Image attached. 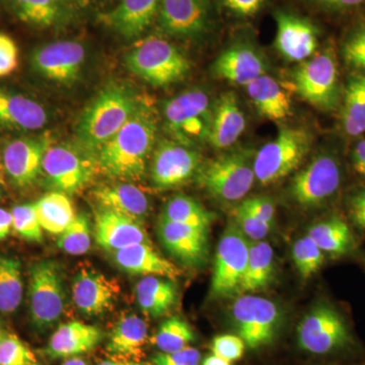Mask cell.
Masks as SVG:
<instances>
[{
    "label": "cell",
    "instance_id": "obj_1",
    "mask_svg": "<svg viewBox=\"0 0 365 365\" xmlns=\"http://www.w3.org/2000/svg\"><path fill=\"white\" fill-rule=\"evenodd\" d=\"M157 133L155 113L139 104L127 123L97 151L98 170L121 181L143 180Z\"/></svg>",
    "mask_w": 365,
    "mask_h": 365
},
{
    "label": "cell",
    "instance_id": "obj_2",
    "mask_svg": "<svg viewBox=\"0 0 365 365\" xmlns=\"http://www.w3.org/2000/svg\"><path fill=\"white\" fill-rule=\"evenodd\" d=\"M138 107L129 88L113 85L93 98L79 120L78 136L81 145L97 153L125 124Z\"/></svg>",
    "mask_w": 365,
    "mask_h": 365
},
{
    "label": "cell",
    "instance_id": "obj_3",
    "mask_svg": "<svg viewBox=\"0 0 365 365\" xmlns=\"http://www.w3.org/2000/svg\"><path fill=\"white\" fill-rule=\"evenodd\" d=\"M254 150L237 148L201 165L197 179L213 198L225 203L242 200L253 188Z\"/></svg>",
    "mask_w": 365,
    "mask_h": 365
},
{
    "label": "cell",
    "instance_id": "obj_4",
    "mask_svg": "<svg viewBox=\"0 0 365 365\" xmlns=\"http://www.w3.org/2000/svg\"><path fill=\"white\" fill-rule=\"evenodd\" d=\"M29 309L33 328L37 332L51 330L66 311V292L63 272L57 262H36L30 269Z\"/></svg>",
    "mask_w": 365,
    "mask_h": 365
},
{
    "label": "cell",
    "instance_id": "obj_5",
    "mask_svg": "<svg viewBox=\"0 0 365 365\" xmlns=\"http://www.w3.org/2000/svg\"><path fill=\"white\" fill-rule=\"evenodd\" d=\"M127 67L155 86L173 85L190 71V62L179 49L162 38L150 37L134 46L126 56Z\"/></svg>",
    "mask_w": 365,
    "mask_h": 365
},
{
    "label": "cell",
    "instance_id": "obj_6",
    "mask_svg": "<svg viewBox=\"0 0 365 365\" xmlns=\"http://www.w3.org/2000/svg\"><path fill=\"white\" fill-rule=\"evenodd\" d=\"M312 136L299 127H282L277 136L255 155L257 181L272 184L287 177L299 167L311 150Z\"/></svg>",
    "mask_w": 365,
    "mask_h": 365
},
{
    "label": "cell",
    "instance_id": "obj_7",
    "mask_svg": "<svg viewBox=\"0 0 365 365\" xmlns=\"http://www.w3.org/2000/svg\"><path fill=\"white\" fill-rule=\"evenodd\" d=\"M297 343L304 351L327 355L351 349L354 338L340 312L328 302H319L297 327Z\"/></svg>",
    "mask_w": 365,
    "mask_h": 365
},
{
    "label": "cell",
    "instance_id": "obj_8",
    "mask_svg": "<svg viewBox=\"0 0 365 365\" xmlns=\"http://www.w3.org/2000/svg\"><path fill=\"white\" fill-rule=\"evenodd\" d=\"M230 318L237 336L250 349H260L277 338L283 325L282 309L273 300L242 294L230 307Z\"/></svg>",
    "mask_w": 365,
    "mask_h": 365
},
{
    "label": "cell",
    "instance_id": "obj_9",
    "mask_svg": "<svg viewBox=\"0 0 365 365\" xmlns=\"http://www.w3.org/2000/svg\"><path fill=\"white\" fill-rule=\"evenodd\" d=\"M93 153L83 145H49L43 158L42 174L55 191L66 195L78 193L90 184L98 169Z\"/></svg>",
    "mask_w": 365,
    "mask_h": 365
},
{
    "label": "cell",
    "instance_id": "obj_10",
    "mask_svg": "<svg viewBox=\"0 0 365 365\" xmlns=\"http://www.w3.org/2000/svg\"><path fill=\"white\" fill-rule=\"evenodd\" d=\"M250 244L251 241L235 223L225 228L216 248L210 287L212 299H232L241 294Z\"/></svg>",
    "mask_w": 365,
    "mask_h": 365
},
{
    "label": "cell",
    "instance_id": "obj_11",
    "mask_svg": "<svg viewBox=\"0 0 365 365\" xmlns=\"http://www.w3.org/2000/svg\"><path fill=\"white\" fill-rule=\"evenodd\" d=\"M212 113L207 93L191 90L170 100L165 105L163 116L174 140L193 146L208 138Z\"/></svg>",
    "mask_w": 365,
    "mask_h": 365
},
{
    "label": "cell",
    "instance_id": "obj_12",
    "mask_svg": "<svg viewBox=\"0 0 365 365\" xmlns=\"http://www.w3.org/2000/svg\"><path fill=\"white\" fill-rule=\"evenodd\" d=\"M294 83L300 97L325 111L335 109L339 102L337 61L330 50L319 53L304 62L294 73Z\"/></svg>",
    "mask_w": 365,
    "mask_h": 365
},
{
    "label": "cell",
    "instance_id": "obj_13",
    "mask_svg": "<svg viewBox=\"0 0 365 365\" xmlns=\"http://www.w3.org/2000/svg\"><path fill=\"white\" fill-rule=\"evenodd\" d=\"M341 181L342 170L337 158L321 155L295 175L290 195L302 207H316L335 195Z\"/></svg>",
    "mask_w": 365,
    "mask_h": 365
},
{
    "label": "cell",
    "instance_id": "obj_14",
    "mask_svg": "<svg viewBox=\"0 0 365 365\" xmlns=\"http://www.w3.org/2000/svg\"><path fill=\"white\" fill-rule=\"evenodd\" d=\"M201 157L193 146L176 140H163L153 150L150 179L160 190L177 188L198 174Z\"/></svg>",
    "mask_w": 365,
    "mask_h": 365
},
{
    "label": "cell",
    "instance_id": "obj_15",
    "mask_svg": "<svg viewBox=\"0 0 365 365\" xmlns=\"http://www.w3.org/2000/svg\"><path fill=\"white\" fill-rule=\"evenodd\" d=\"M211 0H162L158 25L165 35L197 38L207 32Z\"/></svg>",
    "mask_w": 365,
    "mask_h": 365
},
{
    "label": "cell",
    "instance_id": "obj_16",
    "mask_svg": "<svg viewBox=\"0 0 365 365\" xmlns=\"http://www.w3.org/2000/svg\"><path fill=\"white\" fill-rule=\"evenodd\" d=\"M208 230L160 218L157 232L165 249L187 267L199 268L208 261Z\"/></svg>",
    "mask_w": 365,
    "mask_h": 365
},
{
    "label": "cell",
    "instance_id": "obj_17",
    "mask_svg": "<svg viewBox=\"0 0 365 365\" xmlns=\"http://www.w3.org/2000/svg\"><path fill=\"white\" fill-rule=\"evenodd\" d=\"M119 294L118 283L93 269H81L72 281V300L83 316L98 317L108 313Z\"/></svg>",
    "mask_w": 365,
    "mask_h": 365
},
{
    "label": "cell",
    "instance_id": "obj_18",
    "mask_svg": "<svg viewBox=\"0 0 365 365\" xmlns=\"http://www.w3.org/2000/svg\"><path fill=\"white\" fill-rule=\"evenodd\" d=\"M49 145L48 137L14 139L6 144L2 163L14 186L28 188L37 182L42 174L43 158Z\"/></svg>",
    "mask_w": 365,
    "mask_h": 365
},
{
    "label": "cell",
    "instance_id": "obj_19",
    "mask_svg": "<svg viewBox=\"0 0 365 365\" xmlns=\"http://www.w3.org/2000/svg\"><path fill=\"white\" fill-rule=\"evenodd\" d=\"M85 58L83 45L63 41L37 50L34 53L32 64L35 71L45 78L67 85L78 78Z\"/></svg>",
    "mask_w": 365,
    "mask_h": 365
},
{
    "label": "cell",
    "instance_id": "obj_20",
    "mask_svg": "<svg viewBox=\"0 0 365 365\" xmlns=\"http://www.w3.org/2000/svg\"><path fill=\"white\" fill-rule=\"evenodd\" d=\"M93 227L96 242L111 253L134 245L150 244L143 222L113 211L98 209Z\"/></svg>",
    "mask_w": 365,
    "mask_h": 365
},
{
    "label": "cell",
    "instance_id": "obj_21",
    "mask_svg": "<svg viewBox=\"0 0 365 365\" xmlns=\"http://www.w3.org/2000/svg\"><path fill=\"white\" fill-rule=\"evenodd\" d=\"M275 20L276 48L284 58L304 61L316 52L318 30L311 21L287 13H278Z\"/></svg>",
    "mask_w": 365,
    "mask_h": 365
},
{
    "label": "cell",
    "instance_id": "obj_22",
    "mask_svg": "<svg viewBox=\"0 0 365 365\" xmlns=\"http://www.w3.org/2000/svg\"><path fill=\"white\" fill-rule=\"evenodd\" d=\"M104 339V333L96 326L81 321L61 324L52 334L44 353L50 359L81 356L95 349Z\"/></svg>",
    "mask_w": 365,
    "mask_h": 365
},
{
    "label": "cell",
    "instance_id": "obj_23",
    "mask_svg": "<svg viewBox=\"0 0 365 365\" xmlns=\"http://www.w3.org/2000/svg\"><path fill=\"white\" fill-rule=\"evenodd\" d=\"M213 72L230 83L246 86L265 74L266 63L260 53L251 46L235 45L215 60Z\"/></svg>",
    "mask_w": 365,
    "mask_h": 365
},
{
    "label": "cell",
    "instance_id": "obj_24",
    "mask_svg": "<svg viewBox=\"0 0 365 365\" xmlns=\"http://www.w3.org/2000/svg\"><path fill=\"white\" fill-rule=\"evenodd\" d=\"M162 0H121L109 13L103 14L102 21L126 39H135L143 35L155 20Z\"/></svg>",
    "mask_w": 365,
    "mask_h": 365
},
{
    "label": "cell",
    "instance_id": "obj_25",
    "mask_svg": "<svg viewBox=\"0 0 365 365\" xmlns=\"http://www.w3.org/2000/svg\"><path fill=\"white\" fill-rule=\"evenodd\" d=\"M48 122L43 106L32 98L0 88V129L34 131Z\"/></svg>",
    "mask_w": 365,
    "mask_h": 365
},
{
    "label": "cell",
    "instance_id": "obj_26",
    "mask_svg": "<svg viewBox=\"0 0 365 365\" xmlns=\"http://www.w3.org/2000/svg\"><path fill=\"white\" fill-rule=\"evenodd\" d=\"M98 209L113 211L143 222L150 212V200L130 182L104 185L91 192Z\"/></svg>",
    "mask_w": 365,
    "mask_h": 365
},
{
    "label": "cell",
    "instance_id": "obj_27",
    "mask_svg": "<svg viewBox=\"0 0 365 365\" xmlns=\"http://www.w3.org/2000/svg\"><path fill=\"white\" fill-rule=\"evenodd\" d=\"M246 124L237 95L223 93L213 108L207 140L216 150H225L237 143Z\"/></svg>",
    "mask_w": 365,
    "mask_h": 365
},
{
    "label": "cell",
    "instance_id": "obj_28",
    "mask_svg": "<svg viewBox=\"0 0 365 365\" xmlns=\"http://www.w3.org/2000/svg\"><path fill=\"white\" fill-rule=\"evenodd\" d=\"M113 260L118 268L132 275L162 276L174 280L179 269L163 258L150 244H138L114 252Z\"/></svg>",
    "mask_w": 365,
    "mask_h": 365
},
{
    "label": "cell",
    "instance_id": "obj_29",
    "mask_svg": "<svg viewBox=\"0 0 365 365\" xmlns=\"http://www.w3.org/2000/svg\"><path fill=\"white\" fill-rule=\"evenodd\" d=\"M134 294L141 311L155 319L169 314L179 299L176 283L162 276H144L136 283Z\"/></svg>",
    "mask_w": 365,
    "mask_h": 365
},
{
    "label": "cell",
    "instance_id": "obj_30",
    "mask_svg": "<svg viewBox=\"0 0 365 365\" xmlns=\"http://www.w3.org/2000/svg\"><path fill=\"white\" fill-rule=\"evenodd\" d=\"M245 88L261 116L279 121L292 115L289 96L275 78L264 74Z\"/></svg>",
    "mask_w": 365,
    "mask_h": 365
},
{
    "label": "cell",
    "instance_id": "obj_31",
    "mask_svg": "<svg viewBox=\"0 0 365 365\" xmlns=\"http://www.w3.org/2000/svg\"><path fill=\"white\" fill-rule=\"evenodd\" d=\"M148 338V325L136 314H126L115 325L107 343L113 356L138 357Z\"/></svg>",
    "mask_w": 365,
    "mask_h": 365
},
{
    "label": "cell",
    "instance_id": "obj_32",
    "mask_svg": "<svg viewBox=\"0 0 365 365\" xmlns=\"http://www.w3.org/2000/svg\"><path fill=\"white\" fill-rule=\"evenodd\" d=\"M275 272L274 251L267 242H251L241 294L264 289L271 284Z\"/></svg>",
    "mask_w": 365,
    "mask_h": 365
},
{
    "label": "cell",
    "instance_id": "obj_33",
    "mask_svg": "<svg viewBox=\"0 0 365 365\" xmlns=\"http://www.w3.org/2000/svg\"><path fill=\"white\" fill-rule=\"evenodd\" d=\"M309 237L318 245L323 253L340 257L349 253L355 247V239L349 225L337 217L329 218L309 228Z\"/></svg>",
    "mask_w": 365,
    "mask_h": 365
},
{
    "label": "cell",
    "instance_id": "obj_34",
    "mask_svg": "<svg viewBox=\"0 0 365 365\" xmlns=\"http://www.w3.org/2000/svg\"><path fill=\"white\" fill-rule=\"evenodd\" d=\"M34 204L41 227L52 235L61 234L76 215L71 199L61 192H50Z\"/></svg>",
    "mask_w": 365,
    "mask_h": 365
},
{
    "label": "cell",
    "instance_id": "obj_35",
    "mask_svg": "<svg viewBox=\"0 0 365 365\" xmlns=\"http://www.w3.org/2000/svg\"><path fill=\"white\" fill-rule=\"evenodd\" d=\"M342 124L347 135L359 136L365 132V74H354L348 78Z\"/></svg>",
    "mask_w": 365,
    "mask_h": 365
},
{
    "label": "cell",
    "instance_id": "obj_36",
    "mask_svg": "<svg viewBox=\"0 0 365 365\" xmlns=\"http://www.w3.org/2000/svg\"><path fill=\"white\" fill-rule=\"evenodd\" d=\"M14 13L29 25L49 28L58 25L66 16L61 0H7Z\"/></svg>",
    "mask_w": 365,
    "mask_h": 365
},
{
    "label": "cell",
    "instance_id": "obj_37",
    "mask_svg": "<svg viewBox=\"0 0 365 365\" xmlns=\"http://www.w3.org/2000/svg\"><path fill=\"white\" fill-rule=\"evenodd\" d=\"M160 218L170 222L209 230L215 220V215L192 197L177 195L165 203Z\"/></svg>",
    "mask_w": 365,
    "mask_h": 365
},
{
    "label": "cell",
    "instance_id": "obj_38",
    "mask_svg": "<svg viewBox=\"0 0 365 365\" xmlns=\"http://www.w3.org/2000/svg\"><path fill=\"white\" fill-rule=\"evenodd\" d=\"M24 297L20 261L14 257L0 256V314L18 311Z\"/></svg>",
    "mask_w": 365,
    "mask_h": 365
},
{
    "label": "cell",
    "instance_id": "obj_39",
    "mask_svg": "<svg viewBox=\"0 0 365 365\" xmlns=\"http://www.w3.org/2000/svg\"><path fill=\"white\" fill-rule=\"evenodd\" d=\"M196 340L195 332L185 319L172 317L163 321L153 337L160 352H175L190 347Z\"/></svg>",
    "mask_w": 365,
    "mask_h": 365
},
{
    "label": "cell",
    "instance_id": "obj_40",
    "mask_svg": "<svg viewBox=\"0 0 365 365\" xmlns=\"http://www.w3.org/2000/svg\"><path fill=\"white\" fill-rule=\"evenodd\" d=\"M85 215H76L71 225L58 235L57 246L66 254L81 256L88 253L91 246L93 228Z\"/></svg>",
    "mask_w": 365,
    "mask_h": 365
},
{
    "label": "cell",
    "instance_id": "obj_41",
    "mask_svg": "<svg viewBox=\"0 0 365 365\" xmlns=\"http://www.w3.org/2000/svg\"><path fill=\"white\" fill-rule=\"evenodd\" d=\"M292 258L295 267L304 279H309L318 272L325 259L323 251L309 235L294 242Z\"/></svg>",
    "mask_w": 365,
    "mask_h": 365
},
{
    "label": "cell",
    "instance_id": "obj_42",
    "mask_svg": "<svg viewBox=\"0 0 365 365\" xmlns=\"http://www.w3.org/2000/svg\"><path fill=\"white\" fill-rule=\"evenodd\" d=\"M0 365H40L33 350L18 336L6 333L0 338Z\"/></svg>",
    "mask_w": 365,
    "mask_h": 365
},
{
    "label": "cell",
    "instance_id": "obj_43",
    "mask_svg": "<svg viewBox=\"0 0 365 365\" xmlns=\"http://www.w3.org/2000/svg\"><path fill=\"white\" fill-rule=\"evenodd\" d=\"M11 215L13 228L16 234L29 242H43V228L38 220L35 204L16 206L11 210Z\"/></svg>",
    "mask_w": 365,
    "mask_h": 365
},
{
    "label": "cell",
    "instance_id": "obj_44",
    "mask_svg": "<svg viewBox=\"0 0 365 365\" xmlns=\"http://www.w3.org/2000/svg\"><path fill=\"white\" fill-rule=\"evenodd\" d=\"M342 54L348 66L365 71V23L355 26L346 36Z\"/></svg>",
    "mask_w": 365,
    "mask_h": 365
},
{
    "label": "cell",
    "instance_id": "obj_45",
    "mask_svg": "<svg viewBox=\"0 0 365 365\" xmlns=\"http://www.w3.org/2000/svg\"><path fill=\"white\" fill-rule=\"evenodd\" d=\"M235 223L251 242L263 241L273 227L271 223L263 222L239 207L235 210Z\"/></svg>",
    "mask_w": 365,
    "mask_h": 365
},
{
    "label": "cell",
    "instance_id": "obj_46",
    "mask_svg": "<svg viewBox=\"0 0 365 365\" xmlns=\"http://www.w3.org/2000/svg\"><path fill=\"white\" fill-rule=\"evenodd\" d=\"M246 344L237 335H218L212 340L211 350L213 354L228 362L237 361L244 356Z\"/></svg>",
    "mask_w": 365,
    "mask_h": 365
},
{
    "label": "cell",
    "instance_id": "obj_47",
    "mask_svg": "<svg viewBox=\"0 0 365 365\" xmlns=\"http://www.w3.org/2000/svg\"><path fill=\"white\" fill-rule=\"evenodd\" d=\"M202 356L198 349L187 347L175 352H158L151 359L153 365H199Z\"/></svg>",
    "mask_w": 365,
    "mask_h": 365
},
{
    "label": "cell",
    "instance_id": "obj_48",
    "mask_svg": "<svg viewBox=\"0 0 365 365\" xmlns=\"http://www.w3.org/2000/svg\"><path fill=\"white\" fill-rule=\"evenodd\" d=\"M237 207L251 213L263 222L273 225L274 218H275V205L267 197H254V198L246 199Z\"/></svg>",
    "mask_w": 365,
    "mask_h": 365
},
{
    "label": "cell",
    "instance_id": "obj_49",
    "mask_svg": "<svg viewBox=\"0 0 365 365\" xmlns=\"http://www.w3.org/2000/svg\"><path fill=\"white\" fill-rule=\"evenodd\" d=\"M18 64V46L11 37L0 34V78L16 71Z\"/></svg>",
    "mask_w": 365,
    "mask_h": 365
},
{
    "label": "cell",
    "instance_id": "obj_50",
    "mask_svg": "<svg viewBox=\"0 0 365 365\" xmlns=\"http://www.w3.org/2000/svg\"><path fill=\"white\" fill-rule=\"evenodd\" d=\"M348 213L352 222L365 232V189L359 190L350 197Z\"/></svg>",
    "mask_w": 365,
    "mask_h": 365
},
{
    "label": "cell",
    "instance_id": "obj_51",
    "mask_svg": "<svg viewBox=\"0 0 365 365\" xmlns=\"http://www.w3.org/2000/svg\"><path fill=\"white\" fill-rule=\"evenodd\" d=\"M232 13L241 16H253L263 7L266 0H222Z\"/></svg>",
    "mask_w": 365,
    "mask_h": 365
},
{
    "label": "cell",
    "instance_id": "obj_52",
    "mask_svg": "<svg viewBox=\"0 0 365 365\" xmlns=\"http://www.w3.org/2000/svg\"><path fill=\"white\" fill-rule=\"evenodd\" d=\"M352 163L355 170L365 179V140L355 144L352 153Z\"/></svg>",
    "mask_w": 365,
    "mask_h": 365
},
{
    "label": "cell",
    "instance_id": "obj_53",
    "mask_svg": "<svg viewBox=\"0 0 365 365\" xmlns=\"http://www.w3.org/2000/svg\"><path fill=\"white\" fill-rule=\"evenodd\" d=\"M13 228V215L11 211L4 208H0V241L6 239L11 234Z\"/></svg>",
    "mask_w": 365,
    "mask_h": 365
},
{
    "label": "cell",
    "instance_id": "obj_54",
    "mask_svg": "<svg viewBox=\"0 0 365 365\" xmlns=\"http://www.w3.org/2000/svg\"><path fill=\"white\" fill-rule=\"evenodd\" d=\"M202 365H232V362H228L227 360L220 359L216 356L215 354L208 355L202 361Z\"/></svg>",
    "mask_w": 365,
    "mask_h": 365
},
{
    "label": "cell",
    "instance_id": "obj_55",
    "mask_svg": "<svg viewBox=\"0 0 365 365\" xmlns=\"http://www.w3.org/2000/svg\"><path fill=\"white\" fill-rule=\"evenodd\" d=\"M61 365H90L85 359L81 356L71 357V359H64Z\"/></svg>",
    "mask_w": 365,
    "mask_h": 365
},
{
    "label": "cell",
    "instance_id": "obj_56",
    "mask_svg": "<svg viewBox=\"0 0 365 365\" xmlns=\"http://www.w3.org/2000/svg\"><path fill=\"white\" fill-rule=\"evenodd\" d=\"M98 365H140L132 361H115V360H105Z\"/></svg>",
    "mask_w": 365,
    "mask_h": 365
},
{
    "label": "cell",
    "instance_id": "obj_57",
    "mask_svg": "<svg viewBox=\"0 0 365 365\" xmlns=\"http://www.w3.org/2000/svg\"><path fill=\"white\" fill-rule=\"evenodd\" d=\"M314 4H318V6L324 7L326 9H330L332 6L334 0H312Z\"/></svg>",
    "mask_w": 365,
    "mask_h": 365
},
{
    "label": "cell",
    "instance_id": "obj_58",
    "mask_svg": "<svg viewBox=\"0 0 365 365\" xmlns=\"http://www.w3.org/2000/svg\"><path fill=\"white\" fill-rule=\"evenodd\" d=\"M6 334V331L4 330V326H2V324L0 323V338L4 337Z\"/></svg>",
    "mask_w": 365,
    "mask_h": 365
}]
</instances>
